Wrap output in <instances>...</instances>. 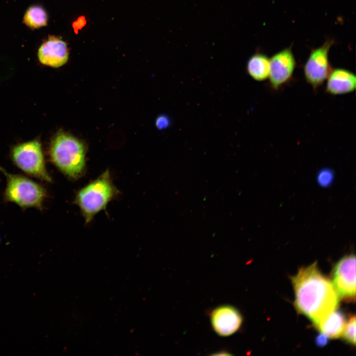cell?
<instances>
[{"label":"cell","mask_w":356,"mask_h":356,"mask_svg":"<svg viewBox=\"0 0 356 356\" xmlns=\"http://www.w3.org/2000/svg\"><path fill=\"white\" fill-rule=\"evenodd\" d=\"M334 178L333 171L329 168L320 170L317 173L316 179L318 184L323 187L329 186L332 183Z\"/></svg>","instance_id":"cell-16"},{"label":"cell","mask_w":356,"mask_h":356,"mask_svg":"<svg viewBox=\"0 0 356 356\" xmlns=\"http://www.w3.org/2000/svg\"><path fill=\"white\" fill-rule=\"evenodd\" d=\"M0 170L6 180L3 193L5 202L13 203L22 210L30 208L43 210L47 192L42 184L25 176L9 173L1 167Z\"/></svg>","instance_id":"cell-4"},{"label":"cell","mask_w":356,"mask_h":356,"mask_svg":"<svg viewBox=\"0 0 356 356\" xmlns=\"http://www.w3.org/2000/svg\"><path fill=\"white\" fill-rule=\"evenodd\" d=\"M211 320L215 331L222 336L235 332L242 321L240 312L230 306H222L215 309L211 313Z\"/></svg>","instance_id":"cell-10"},{"label":"cell","mask_w":356,"mask_h":356,"mask_svg":"<svg viewBox=\"0 0 356 356\" xmlns=\"http://www.w3.org/2000/svg\"><path fill=\"white\" fill-rule=\"evenodd\" d=\"M47 15L45 10L40 5L30 6L24 14L23 23L31 29H38L45 26L47 23Z\"/></svg>","instance_id":"cell-14"},{"label":"cell","mask_w":356,"mask_h":356,"mask_svg":"<svg viewBox=\"0 0 356 356\" xmlns=\"http://www.w3.org/2000/svg\"><path fill=\"white\" fill-rule=\"evenodd\" d=\"M110 173L106 170L98 178L81 189L77 193L74 203L79 207L86 223L105 209L108 203L118 194Z\"/></svg>","instance_id":"cell-3"},{"label":"cell","mask_w":356,"mask_h":356,"mask_svg":"<svg viewBox=\"0 0 356 356\" xmlns=\"http://www.w3.org/2000/svg\"><path fill=\"white\" fill-rule=\"evenodd\" d=\"M332 44V41L328 40L313 49L304 66L305 79L314 91L323 84L332 70L329 52Z\"/></svg>","instance_id":"cell-6"},{"label":"cell","mask_w":356,"mask_h":356,"mask_svg":"<svg viewBox=\"0 0 356 356\" xmlns=\"http://www.w3.org/2000/svg\"><path fill=\"white\" fill-rule=\"evenodd\" d=\"M345 324L344 314L336 309L315 326L328 338L335 339L342 336Z\"/></svg>","instance_id":"cell-12"},{"label":"cell","mask_w":356,"mask_h":356,"mask_svg":"<svg viewBox=\"0 0 356 356\" xmlns=\"http://www.w3.org/2000/svg\"><path fill=\"white\" fill-rule=\"evenodd\" d=\"M14 164L24 173L42 181L51 182L46 168L41 143L38 139L20 143L10 153Z\"/></svg>","instance_id":"cell-5"},{"label":"cell","mask_w":356,"mask_h":356,"mask_svg":"<svg viewBox=\"0 0 356 356\" xmlns=\"http://www.w3.org/2000/svg\"><path fill=\"white\" fill-rule=\"evenodd\" d=\"M292 282L296 308L315 326L337 309L339 296L332 283L320 272L316 262L300 268Z\"/></svg>","instance_id":"cell-1"},{"label":"cell","mask_w":356,"mask_h":356,"mask_svg":"<svg viewBox=\"0 0 356 356\" xmlns=\"http://www.w3.org/2000/svg\"><path fill=\"white\" fill-rule=\"evenodd\" d=\"M269 66V58L265 54L257 52L248 59L246 70L253 80L263 82L268 78Z\"/></svg>","instance_id":"cell-13"},{"label":"cell","mask_w":356,"mask_h":356,"mask_svg":"<svg viewBox=\"0 0 356 356\" xmlns=\"http://www.w3.org/2000/svg\"><path fill=\"white\" fill-rule=\"evenodd\" d=\"M170 121L169 118L164 116L159 117L156 121V126L158 128L163 129L168 126Z\"/></svg>","instance_id":"cell-17"},{"label":"cell","mask_w":356,"mask_h":356,"mask_svg":"<svg viewBox=\"0 0 356 356\" xmlns=\"http://www.w3.org/2000/svg\"><path fill=\"white\" fill-rule=\"evenodd\" d=\"M328 340V337L321 333L316 337L315 342L317 345L321 347L326 344Z\"/></svg>","instance_id":"cell-18"},{"label":"cell","mask_w":356,"mask_h":356,"mask_svg":"<svg viewBox=\"0 0 356 356\" xmlns=\"http://www.w3.org/2000/svg\"><path fill=\"white\" fill-rule=\"evenodd\" d=\"M356 256L354 254L342 258L332 271V284L340 298L348 300L356 296Z\"/></svg>","instance_id":"cell-7"},{"label":"cell","mask_w":356,"mask_h":356,"mask_svg":"<svg viewBox=\"0 0 356 356\" xmlns=\"http://www.w3.org/2000/svg\"><path fill=\"white\" fill-rule=\"evenodd\" d=\"M38 57L44 65L54 68L61 67L68 59L67 44L59 37L50 36L39 47Z\"/></svg>","instance_id":"cell-9"},{"label":"cell","mask_w":356,"mask_h":356,"mask_svg":"<svg viewBox=\"0 0 356 356\" xmlns=\"http://www.w3.org/2000/svg\"><path fill=\"white\" fill-rule=\"evenodd\" d=\"M86 149L84 144L74 136L59 132L52 139L49 148L50 159L68 178H80L85 169Z\"/></svg>","instance_id":"cell-2"},{"label":"cell","mask_w":356,"mask_h":356,"mask_svg":"<svg viewBox=\"0 0 356 356\" xmlns=\"http://www.w3.org/2000/svg\"><path fill=\"white\" fill-rule=\"evenodd\" d=\"M325 81V91L330 95L349 93L354 91L356 89L355 75L345 68L332 69Z\"/></svg>","instance_id":"cell-11"},{"label":"cell","mask_w":356,"mask_h":356,"mask_svg":"<svg viewBox=\"0 0 356 356\" xmlns=\"http://www.w3.org/2000/svg\"><path fill=\"white\" fill-rule=\"evenodd\" d=\"M269 59V86L273 90H278L292 80L296 59L291 48L276 53Z\"/></svg>","instance_id":"cell-8"},{"label":"cell","mask_w":356,"mask_h":356,"mask_svg":"<svg viewBox=\"0 0 356 356\" xmlns=\"http://www.w3.org/2000/svg\"><path fill=\"white\" fill-rule=\"evenodd\" d=\"M356 317L352 316L345 324L342 336L345 341L351 344H356Z\"/></svg>","instance_id":"cell-15"}]
</instances>
